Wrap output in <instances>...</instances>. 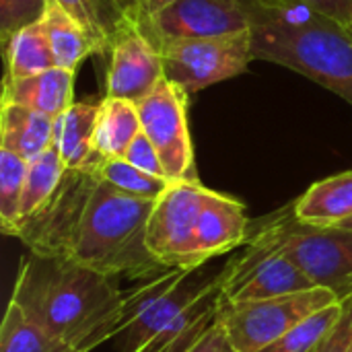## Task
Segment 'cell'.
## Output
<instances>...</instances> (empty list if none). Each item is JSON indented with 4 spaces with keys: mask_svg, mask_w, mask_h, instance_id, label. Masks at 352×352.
<instances>
[{
    "mask_svg": "<svg viewBox=\"0 0 352 352\" xmlns=\"http://www.w3.org/2000/svg\"><path fill=\"white\" fill-rule=\"evenodd\" d=\"M74 70L56 66L27 78H4L2 101L19 103L52 120H58L74 103Z\"/></svg>",
    "mask_w": 352,
    "mask_h": 352,
    "instance_id": "14",
    "label": "cell"
},
{
    "mask_svg": "<svg viewBox=\"0 0 352 352\" xmlns=\"http://www.w3.org/2000/svg\"><path fill=\"white\" fill-rule=\"evenodd\" d=\"M309 289H316V285L285 254H270L243 268L225 266L223 295L231 303L274 299Z\"/></svg>",
    "mask_w": 352,
    "mask_h": 352,
    "instance_id": "12",
    "label": "cell"
},
{
    "mask_svg": "<svg viewBox=\"0 0 352 352\" xmlns=\"http://www.w3.org/2000/svg\"><path fill=\"white\" fill-rule=\"evenodd\" d=\"M41 27L50 39L56 66L60 68L76 72L87 56L101 54L89 29L58 0H47L45 12L41 16Z\"/></svg>",
    "mask_w": 352,
    "mask_h": 352,
    "instance_id": "18",
    "label": "cell"
},
{
    "mask_svg": "<svg viewBox=\"0 0 352 352\" xmlns=\"http://www.w3.org/2000/svg\"><path fill=\"white\" fill-rule=\"evenodd\" d=\"M56 120L19 103L2 101L0 107V148L25 161H33L54 146Z\"/></svg>",
    "mask_w": 352,
    "mask_h": 352,
    "instance_id": "17",
    "label": "cell"
},
{
    "mask_svg": "<svg viewBox=\"0 0 352 352\" xmlns=\"http://www.w3.org/2000/svg\"><path fill=\"white\" fill-rule=\"evenodd\" d=\"M140 132L142 122L138 103L107 95L99 101L95 151L101 159H124L128 146Z\"/></svg>",
    "mask_w": 352,
    "mask_h": 352,
    "instance_id": "20",
    "label": "cell"
},
{
    "mask_svg": "<svg viewBox=\"0 0 352 352\" xmlns=\"http://www.w3.org/2000/svg\"><path fill=\"white\" fill-rule=\"evenodd\" d=\"M243 256L231 268H243L270 254H285L316 287L330 289L344 299L352 293V231L340 227H309L293 217V204L272 214L248 237Z\"/></svg>",
    "mask_w": 352,
    "mask_h": 352,
    "instance_id": "4",
    "label": "cell"
},
{
    "mask_svg": "<svg viewBox=\"0 0 352 352\" xmlns=\"http://www.w3.org/2000/svg\"><path fill=\"white\" fill-rule=\"evenodd\" d=\"M342 314V303H332L303 322H299L295 328H291L280 340H276L272 346L264 349L262 352H311L322 340L324 336L334 328Z\"/></svg>",
    "mask_w": 352,
    "mask_h": 352,
    "instance_id": "26",
    "label": "cell"
},
{
    "mask_svg": "<svg viewBox=\"0 0 352 352\" xmlns=\"http://www.w3.org/2000/svg\"><path fill=\"white\" fill-rule=\"evenodd\" d=\"M124 159H126L128 163H132L134 167H138V169L151 173V175L169 179L167 173H165L163 161H161V157H159V151L155 148V144L151 142V138H148L144 132H140V134L132 140V144L128 146Z\"/></svg>",
    "mask_w": 352,
    "mask_h": 352,
    "instance_id": "29",
    "label": "cell"
},
{
    "mask_svg": "<svg viewBox=\"0 0 352 352\" xmlns=\"http://www.w3.org/2000/svg\"><path fill=\"white\" fill-rule=\"evenodd\" d=\"M116 280L68 258L27 250L10 301L47 334L78 352H91L111 340L124 301Z\"/></svg>",
    "mask_w": 352,
    "mask_h": 352,
    "instance_id": "2",
    "label": "cell"
},
{
    "mask_svg": "<svg viewBox=\"0 0 352 352\" xmlns=\"http://www.w3.org/2000/svg\"><path fill=\"white\" fill-rule=\"evenodd\" d=\"M159 47L165 78L188 95L243 74L250 62L256 60L250 31L200 39H165L159 41Z\"/></svg>",
    "mask_w": 352,
    "mask_h": 352,
    "instance_id": "6",
    "label": "cell"
},
{
    "mask_svg": "<svg viewBox=\"0 0 352 352\" xmlns=\"http://www.w3.org/2000/svg\"><path fill=\"white\" fill-rule=\"evenodd\" d=\"M252 52L295 70L352 105V29L301 4L254 0Z\"/></svg>",
    "mask_w": 352,
    "mask_h": 352,
    "instance_id": "3",
    "label": "cell"
},
{
    "mask_svg": "<svg viewBox=\"0 0 352 352\" xmlns=\"http://www.w3.org/2000/svg\"><path fill=\"white\" fill-rule=\"evenodd\" d=\"M27 165L23 157L0 148V227L4 235L16 237L21 223V198L27 175Z\"/></svg>",
    "mask_w": 352,
    "mask_h": 352,
    "instance_id": "25",
    "label": "cell"
},
{
    "mask_svg": "<svg viewBox=\"0 0 352 352\" xmlns=\"http://www.w3.org/2000/svg\"><path fill=\"white\" fill-rule=\"evenodd\" d=\"M338 227H340V229H349V231H352V217L351 219H346V221H344L342 225H338Z\"/></svg>",
    "mask_w": 352,
    "mask_h": 352,
    "instance_id": "34",
    "label": "cell"
},
{
    "mask_svg": "<svg viewBox=\"0 0 352 352\" xmlns=\"http://www.w3.org/2000/svg\"><path fill=\"white\" fill-rule=\"evenodd\" d=\"M0 352H78L68 342L47 334L29 322L23 311L8 301L0 326Z\"/></svg>",
    "mask_w": 352,
    "mask_h": 352,
    "instance_id": "23",
    "label": "cell"
},
{
    "mask_svg": "<svg viewBox=\"0 0 352 352\" xmlns=\"http://www.w3.org/2000/svg\"><path fill=\"white\" fill-rule=\"evenodd\" d=\"M293 217L309 227H338L352 217V171L336 173L307 188L293 202Z\"/></svg>",
    "mask_w": 352,
    "mask_h": 352,
    "instance_id": "16",
    "label": "cell"
},
{
    "mask_svg": "<svg viewBox=\"0 0 352 352\" xmlns=\"http://www.w3.org/2000/svg\"><path fill=\"white\" fill-rule=\"evenodd\" d=\"M47 0H0V41L2 50L21 29L39 23Z\"/></svg>",
    "mask_w": 352,
    "mask_h": 352,
    "instance_id": "27",
    "label": "cell"
},
{
    "mask_svg": "<svg viewBox=\"0 0 352 352\" xmlns=\"http://www.w3.org/2000/svg\"><path fill=\"white\" fill-rule=\"evenodd\" d=\"M221 287H225V270L212 276H206L204 272H200V268L194 270L179 285L159 295L132 322V326L120 336V352H138L144 349L161 330H165L192 305Z\"/></svg>",
    "mask_w": 352,
    "mask_h": 352,
    "instance_id": "11",
    "label": "cell"
},
{
    "mask_svg": "<svg viewBox=\"0 0 352 352\" xmlns=\"http://www.w3.org/2000/svg\"><path fill=\"white\" fill-rule=\"evenodd\" d=\"M223 352H235V351H233V349L229 346V342H227V346H225V351H223Z\"/></svg>",
    "mask_w": 352,
    "mask_h": 352,
    "instance_id": "35",
    "label": "cell"
},
{
    "mask_svg": "<svg viewBox=\"0 0 352 352\" xmlns=\"http://www.w3.org/2000/svg\"><path fill=\"white\" fill-rule=\"evenodd\" d=\"M262 2H270V4H280V2L301 4V6L318 10V12H322L326 16H332V19L344 23L346 27L352 29V0H262Z\"/></svg>",
    "mask_w": 352,
    "mask_h": 352,
    "instance_id": "30",
    "label": "cell"
},
{
    "mask_svg": "<svg viewBox=\"0 0 352 352\" xmlns=\"http://www.w3.org/2000/svg\"><path fill=\"white\" fill-rule=\"evenodd\" d=\"M2 56L6 64V80L27 78L43 70L56 68V58L50 39L41 27V21L14 33L2 50Z\"/></svg>",
    "mask_w": 352,
    "mask_h": 352,
    "instance_id": "21",
    "label": "cell"
},
{
    "mask_svg": "<svg viewBox=\"0 0 352 352\" xmlns=\"http://www.w3.org/2000/svg\"><path fill=\"white\" fill-rule=\"evenodd\" d=\"M208 192L200 182H171L155 200L146 223V248L163 268H202L196 256V225Z\"/></svg>",
    "mask_w": 352,
    "mask_h": 352,
    "instance_id": "7",
    "label": "cell"
},
{
    "mask_svg": "<svg viewBox=\"0 0 352 352\" xmlns=\"http://www.w3.org/2000/svg\"><path fill=\"white\" fill-rule=\"evenodd\" d=\"M163 78L165 70L159 43L140 25L124 27L109 47L105 95L140 103Z\"/></svg>",
    "mask_w": 352,
    "mask_h": 352,
    "instance_id": "10",
    "label": "cell"
},
{
    "mask_svg": "<svg viewBox=\"0 0 352 352\" xmlns=\"http://www.w3.org/2000/svg\"><path fill=\"white\" fill-rule=\"evenodd\" d=\"M175 0H140V8H142V16H144V23L153 16V14H157L159 10H163L165 6H169V4H173Z\"/></svg>",
    "mask_w": 352,
    "mask_h": 352,
    "instance_id": "33",
    "label": "cell"
},
{
    "mask_svg": "<svg viewBox=\"0 0 352 352\" xmlns=\"http://www.w3.org/2000/svg\"><path fill=\"white\" fill-rule=\"evenodd\" d=\"M223 301L225 295L221 287L192 305L138 352H190L221 322Z\"/></svg>",
    "mask_w": 352,
    "mask_h": 352,
    "instance_id": "19",
    "label": "cell"
},
{
    "mask_svg": "<svg viewBox=\"0 0 352 352\" xmlns=\"http://www.w3.org/2000/svg\"><path fill=\"white\" fill-rule=\"evenodd\" d=\"M225 346H227V336H225L223 326L219 322L190 352H223Z\"/></svg>",
    "mask_w": 352,
    "mask_h": 352,
    "instance_id": "31",
    "label": "cell"
},
{
    "mask_svg": "<svg viewBox=\"0 0 352 352\" xmlns=\"http://www.w3.org/2000/svg\"><path fill=\"white\" fill-rule=\"evenodd\" d=\"M250 237L245 206L221 192L210 190L196 225V256L204 266L208 260L229 254Z\"/></svg>",
    "mask_w": 352,
    "mask_h": 352,
    "instance_id": "13",
    "label": "cell"
},
{
    "mask_svg": "<svg viewBox=\"0 0 352 352\" xmlns=\"http://www.w3.org/2000/svg\"><path fill=\"white\" fill-rule=\"evenodd\" d=\"M342 314L334 328L311 352H352V293L340 299Z\"/></svg>",
    "mask_w": 352,
    "mask_h": 352,
    "instance_id": "28",
    "label": "cell"
},
{
    "mask_svg": "<svg viewBox=\"0 0 352 352\" xmlns=\"http://www.w3.org/2000/svg\"><path fill=\"white\" fill-rule=\"evenodd\" d=\"M64 173H66V165L56 146L47 148L43 155L29 161L25 186H23V198H21L19 229L25 221H29L33 214H37L50 202V198L56 194Z\"/></svg>",
    "mask_w": 352,
    "mask_h": 352,
    "instance_id": "22",
    "label": "cell"
},
{
    "mask_svg": "<svg viewBox=\"0 0 352 352\" xmlns=\"http://www.w3.org/2000/svg\"><path fill=\"white\" fill-rule=\"evenodd\" d=\"M95 173L111 188L142 200H157L171 184V179L151 175L126 159H101Z\"/></svg>",
    "mask_w": 352,
    "mask_h": 352,
    "instance_id": "24",
    "label": "cell"
},
{
    "mask_svg": "<svg viewBox=\"0 0 352 352\" xmlns=\"http://www.w3.org/2000/svg\"><path fill=\"white\" fill-rule=\"evenodd\" d=\"M254 0H175L144 23L159 43L165 39L221 37L252 27Z\"/></svg>",
    "mask_w": 352,
    "mask_h": 352,
    "instance_id": "9",
    "label": "cell"
},
{
    "mask_svg": "<svg viewBox=\"0 0 352 352\" xmlns=\"http://www.w3.org/2000/svg\"><path fill=\"white\" fill-rule=\"evenodd\" d=\"M142 132L151 138L171 182H200L188 126V93L163 78L138 103Z\"/></svg>",
    "mask_w": 352,
    "mask_h": 352,
    "instance_id": "8",
    "label": "cell"
},
{
    "mask_svg": "<svg viewBox=\"0 0 352 352\" xmlns=\"http://www.w3.org/2000/svg\"><path fill=\"white\" fill-rule=\"evenodd\" d=\"M99 118V103H72L56 120L54 146L58 148L66 169L85 171L95 169L101 161L95 151V128Z\"/></svg>",
    "mask_w": 352,
    "mask_h": 352,
    "instance_id": "15",
    "label": "cell"
},
{
    "mask_svg": "<svg viewBox=\"0 0 352 352\" xmlns=\"http://www.w3.org/2000/svg\"><path fill=\"white\" fill-rule=\"evenodd\" d=\"M153 204L111 188L95 169H66L56 194L21 225L16 239L29 252L62 256L111 278L148 280L171 270L146 248Z\"/></svg>",
    "mask_w": 352,
    "mask_h": 352,
    "instance_id": "1",
    "label": "cell"
},
{
    "mask_svg": "<svg viewBox=\"0 0 352 352\" xmlns=\"http://www.w3.org/2000/svg\"><path fill=\"white\" fill-rule=\"evenodd\" d=\"M128 23H136L140 27H144V16H142V8H140V0H107Z\"/></svg>",
    "mask_w": 352,
    "mask_h": 352,
    "instance_id": "32",
    "label": "cell"
},
{
    "mask_svg": "<svg viewBox=\"0 0 352 352\" xmlns=\"http://www.w3.org/2000/svg\"><path fill=\"white\" fill-rule=\"evenodd\" d=\"M338 301L334 291L322 287L262 301L231 303L225 299L221 307V326L229 346L235 352H262L299 322Z\"/></svg>",
    "mask_w": 352,
    "mask_h": 352,
    "instance_id": "5",
    "label": "cell"
}]
</instances>
